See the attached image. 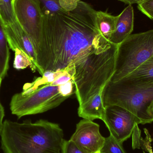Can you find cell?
Wrapping results in <instances>:
<instances>
[{
  "label": "cell",
  "mask_w": 153,
  "mask_h": 153,
  "mask_svg": "<svg viewBox=\"0 0 153 153\" xmlns=\"http://www.w3.org/2000/svg\"><path fill=\"white\" fill-rule=\"evenodd\" d=\"M96 12L81 1L76 8L61 14H44L40 48L36 55L38 71L65 69L84 56L102 36Z\"/></svg>",
  "instance_id": "obj_1"
},
{
  "label": "cell",
  "mask_w": 153,
  "mask_h": 153,
  "mask_svg": "<svg viewBox=\"0 0 153 153\" xmlns=\"http://www.w3.org/2000/svg\"><path fill=\"white\" fill-rule=\"evenodd\" d=\"M0 136L4 153H62L64 140L60 126L45 120H5Z\"/></svg>",
  "instance_id": "obj_2"
},
{
  "label": "cell",
  "mask_w": 153,
  "mask_h": 153,
  "mask_svg": "<svg viewBox=\"0 0 153 153\" xmlns=\"http://www.w3.org/2000/svg\"><path fill=\"white\" fill-rule=\"evenodd\" d=\"M118 45L102 35L76 62L73 81L79 106L103 91L114 74Z\"/></svg>",
  "instance_id": "obj_3"
},
{
  "label": "cell",
  "mask_w": 153,
  "mask_h": 153,
  "mask_svg": "<svg viewBox=\"0 0 153 153\" xmlns=\"http://www.w3.org/2000/svg\"><path fill=\"white\" fill-rule=\"evenodd\" d=\"M102 100L105 107L117 105L129 111L140 120L142 125L153 122L147 111L153 104V82L134 86L119 81H110L103 89Z\"/></svg>",
  "instance_id": "obj_4"
},
{
  "label": "cell",
  "mask_w": 153,
  "mask_h": 153,
  "mask_svg": "<svg viewBox=\"0 0 153 153\" xmlns=\"http://www.w3.org/2000/svg\"><path fill=\"white\" fill-rule=\"evenodd\" d=\"M153 56V29L131 34L118 45L115 72L110 81L127 76Z\"/></svg>",
  "instance_id": "obj_5"
},
{
  "label": "cell",
  "mask_w": 153,
  "mask_h": 153,
  "mask_svg": "<svg viewBox=\"0 0 153 153\" xmlns=\"http://www.w3.org/2000/svg\"><path fill=\"white\" fill-rule=\"evenodd\" d=\"M67 99L60 92L59 85H45L29 94L21 92L14 94L11 100L10 109L12 114L20 119L54 108Z\"/></svg>",
  "instance_id": "obj_6"
},
{
  "label": "cell",
  "mask_w": 153,
  "mask_h": 153,
  "mask_svg": "<svg viewBox=\"0 0 153 153\" xmlns=\"http://www.w3.org/2000/svg\"><path fill=\"white\" fill-rule=\"evenodd\" d=\"M16 19L31 40L36 56L39 51L43 29V14L39 0H13Z\"/></svg>",
  "instance_id": "obj_7"
},
{
  "label": "cell",
  "mask_w": 153,
  "mask_h": 153,
  "mask_svg": "<svg viewBox=\"0 0 153 153\" xmlns=\"http://www.w3.org/2000/svg\"><path fill=\"white\" fill-rule=\"evenodd\" d=\"M103 122L110 134L123 144L132 135L136 125L141 124L140 120L126 109L117 106H105Z\"/></svg>",
  "instance_id": "obj_8"
},
{
  "label": "cell",
  "mask_w": 153,
  "mask_h": 153,
  "mask_svg": "<svg viewBox=\"0 0 153 153\" xmlns=\"http://www.w3.org/2000/svg\"><path fill=\"white\" fill-rule=\"evenodd\" d=\"M70 140L85 153H100L105 141L100 131L99 124L92 120H80Z\"/></svg>",
  "instance_id": "obj_9"
},
{
  "label": "cell",
  "mask_w": 153,
  "mask_h": 153,
  "mask_svg": "<svg viewBox=\"0 0 153 153\" xmlns=\"http://www.w3.org/2000/svg\"><path fill=\"white\" fill-rule=\"evenodd\" d=\"M4 30L10 48L14 51L16 49L23 51L29 57L38 70L36 56L33 44L27 33L18 22L3 26Z\"/></svg>",
  "instance_id": "obj_10"
},
{
  "label": "cell",
  "mask_w": 153,
  "mask_h": 153,
  "mask_svg": "<svg viewBox=\"0 0 153 153\" xmlns=\"http://www.w3.org/2000/svg\"><path fill=\"white\" fill-rule=\"evenodd\" d=\"M116 29L109 41L112 44L119 45L126 39L133 32L134 26V11L129 4L118 15Z\"/></svg>",
  "instance_id": "obj_11"
},
{
  "label": "cell",
  "mask_w": 153,
  "mask_h": 153,
  "mask_svg": "<svg viewBox=\"0 0 153 153\" xmlns=\"http://www.w3.org/2000/svg\"><path fill=\"white\" fill-rule=\"evenodd\" d=\"M119 81L125 84L134 86L153 82V56L127 76Z\"/></svg>",
  "instance_id": "obj_12"
},
{
  "label": "cell",
  "mask_w": 153,
  "mask_h": 153,
  "mask_svg": "<svg viewBox=\"0 0 153 153\" xmlns=\"http://www.w3.org/2000/svg\"><path fill=\"white\" fill-rule=\"evenodd\" d=\"M103 91L94 95L88 101L79 106L78 115L79 117L92 121L95 119L101 120L103 121L105 107L102 100Z\"/></svg>",
  "instance_id": "obj_13"
},
{
  "label": "cell",
  "mask_w": 153,
  "mask_h": 153,
  "mask_svg": "<svg viewBox=\"0 0 153 153\" xmlns=\"http://www.w3.org/2000/svg\"><path fill=\"white\" fill-rule=\"evenodd\" d=\"M119 16H113L107 11L96 12L97 25L102 35L109 40L116 29Z\"/></svg>",
  "instance_id": "obj_14"
},
{
  "label": "cell",
  "mask_w": 153,
  "mask_h": 153,
  "mask_svg": "<svg viewBox=\"0 0 153 153\" xmlns=\"http://www.w3.org/2000/svg\"><path fill=\"white\" fill-rule=\"evenodd\" d=\"M10 58V47L0 19V78L2 80L9 70Z\"/></svg>",
  "instance_id": "obj_15"
},
{
  "label": "cell",
  "mask_w": 153,
  "mask_h": 153,
  "mask_svg": "<svg viewBox=\"0 0 153 153\" xmlns=\"http://www.w3.org/2000/svg\"><path fill=\"white\" fill-rule=\"evenodd\" d=\"M61 71V70L57 71H45L42 77L37 78L32 82L26 83L24 85L23 91L21 93L23 94H29L40 86L50 84L60 74Z\"/></svg>",
  "instance_id": "obj_16"
},
{
  "label": "cell",
  "mask_w": 153,
  "mask_h": 153,
  "mask_svg": "<svg viewBox=\"0 0 153 153\" xmlns=\"http://www.w3.org/2000/svg\"><path fill=\"white\" fill-rule=\"evenodd\" d=\"M13 0H0V19L3 26L17 21L13 10Z\"/></svg>",
  "instance_id": "obj_17"
},
{
  "label": "cell",
  "mask_w": 153,
  "mask_h": 153,
  "mask_svg": "<svg viewBox=\"0 0 153 153\" xmlns=\"http://www.w3.org/2000/svg\"><path fill=\"white\" fill-rule=\"evenodd\" d=\"M14 53L15 56L13 63L14 69L17 70H24L30 67L33 72L37 71L36 68L33 65L29 57L23 51L16 49Z\"/></svg>",
  "instance_id": "obj_18"
},
{
  "label": "cell",
  "mask_w": 153,
  "mask_h": 153,
  "mask_svg": "<svg viewBox=\"0 0 153 153\" xmlns=\"http://www.w3.org/2000/svg\"><path fill=\"white\" fill-rule=\"evenodd\" d=\"M100 153H126L122 143L117 141L112 135L105 138L104 144Z\"/></svg>",
  "instance_id": "obj_19"
},
{
  "label": "cell",
  "mask_w": 153,
  "mask_h": 153,
  "mask_svg": "<svg viewBox=\"0 0 153 153\" xmlns=\"http://www.w3.org/2000/svg\"><path fill=\"white\" fill-rule=\"evenodd\" d=\"M43 14H61L65 12L60 5L59 0H39Z\"/></svg>",
  "instance_id": "obj_20"
},
{
  "label": "cell",
  "mask_w": 153,
  "mask_h": 153,
  "mask_svg": "<svg viewBox=\"0 0 153 153\" xmlns=\"http://www.w3.org/2000/svg\"><path fill=\"white\" fill-rule=\"evenodd\" d=\"M137 7L143 14L153 20V0H144Z\"/></svg>",
  "instance_id": "obj_21"
},
{
  "label": "cell",
  "mask_w": 153,
  "mask_h": 153,
  "mask_svg": "<svg viewBox=\"0 0 153 153\" xmlns=\"http://www.w3.org/2000/svg\"><path fill=\"white\" fill-rule=\"evenodd\" d=\"M62 153H85L71 140H64Z\"/></svg>",
  "instance_id": "obj_22"
},
{
  "label": "cell",
  "mask_w": 153,
  "mask_h": 153,
  "mask_svg": "<svg viewBox=\"0 0 153 153\" xmlns=\"http://www.w3.org/2000/svg\"><path fill=\"white\" fill-rule=\"evenodd\" d=\"M145 134H146V137L144 139L142 138L141 143V148L143 150L146 151L149 153H153L152 148V142L153 141L152 137L149 134L148 130L145 128ZM143 153H146L143 152Z\"/></svg>",
  "instance_id": "obj_23"
},
{
  "label": "cell",
  "mask_w": 153,
  "mask_h": 153,
  "mask_svg": "<svg viewBox=\"0 0 153 153\" xmlns=\"http://www.w3.org/2000/svg\"><path fill=\"white\" fill-rule=\"evenodd\" d=\"M141 131L138 127V125H136L134 128L132 134V147L133 149L141 148V143L142 137L141 136Z\"/></svg>",
  "instance_id": "obj_24"
},
{
  "label": "cell",
  "mask_w": 153,
  "mask_h": 153,
  "mask_svg": "<svg viewBox=\"0 0 153 153\" xmlns=\"http://www.w3.org/2000/svg\"><path fill=\"white\" fill-rule=\"evenodd\" d=\"M80 1L81 0H59V3L65 11L70 12L76 9Z\"/></svg>",
  "instance_id": "obj_25"
},
{
  "label": "cell",
  "mask_w": 153,
  "mask_h": 153,
  "mask_svg": "<svg viewBox=\"0 0 153 153\" xmlns=\"http://www.w3.org/2000/svg\"><path fill=\"white\" fill-rule=\"evenodd\" d=\"M4 116V107L0 102V132L2 128L3 124V119Z\"/></svg>",
  "instance_id": "obj_26"
},
{
  "label": "cell",
  "mask_w": 153,
  "mask_h": 153,
  "mask_svg": "<svg viewBox=\"0 0 153 153\" xmlns=\"http://www.w3.org/2000/svg\"><path fill=\"white\" fill-rule=\"evenodd\" d=\"M118 1L124 3L125 4L132 5V4H139L141 3L144 0H118Z\"/></svg>",
  "instance_id": "obj_27"
},
{
  "label": "cell",
  "mask_w": 153,
  "mask_h": 153,
  "mask_svg": "<svg viewBox=\"0 0 153 153\" xmlns=\"http://www.w3.org/2000/svg\"><path fill=\"white\" fill-rule=\"evenodd\" d=\"M147 111L150 117L152 118L153 120V104H152L149 107Z\"/></svg>",
  "instance_id": "obj_28"
},
{
  "label": "cell",
  "mask_w": 153,
  "mask_h": 153,
  "mask_svg": "<svg viewBox=\"0 0 153 153\" xmlns=\"http://www.w3.org/2000/svg\"><path fill=\"white\" fill-rule=\"evenodd\" d=\"M2 81V79L0 78V88H1V84Z\"/></svg>",
  "instance_id": "obj_29"
}]
</instances>
